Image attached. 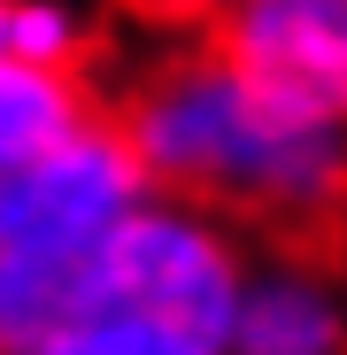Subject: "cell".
Listing matches in <instances>:
<instances>
[{
	"label": "cell",
	"mask_w": 347,
	"mask_h": 355,
	"mask_svg": "<svg viewBox=\"0 0 347 355\" xmlns=\"http://www.w3.org/2000/svg\"><path fill=\"white\" fill-rule=\"evenodd\" d=\"M100 101L85 85V70H54L31 54H0V178L16 162H31L39 147H54L70 124H85Z\"/></svg>",
	"instance_id": "8992f818"
},
{
	"label": "cell",
	"mask_w": 347,
	"mask_h": 355,
	"mask_svg": "<svg viewBox=\"0 0 347 355\" xmlns=\"http://www.w3.org/2000/svg\"><path fill=\"white\" fill-rule=\"evenodd\" d=\"M231 355H347V293L332 286V270L294 248L263 263L240 293Z\"/></svg>",
	"instance_id": "5b68a950"
},
{
	"label": "cell",
	"mask_w": 347,
	"mask_h": 355,
	"mask_svg": "<svg viewBox=\"0 0 347 355\" xmlns=\"http://www.w3.org/2000/svg\"><path fill=\"white\" fill-rule=\"evenodd\" d=\"M16 16H24V0H0V54H16Z\"/></svg>",
	"instance_id": "9c48e42d"
},
{
	"label": "cell",
	"mask_w": 347,
	"mask_h": 355,
	"mask_svg": "<svg viewBox=\"0 0 347 355\" xmlns=\"http://www.w3.org/2000/svg\"><path fill=\"white\" fill-rule=\"evenodd\" d=\"M16 54L54 62V70H85V54H93V24L70 8V0H24V16H16Z\"/></svg>",
	"instance_id": "52a82bcc"
},
{
	"label": "cell",
	"mask_w": 347,
	"mask_h": 355,
	"mask_svg": "<svg viewBox=\"0 0 347 355\" xmlns=\"http://www.w3.org/2000/svg\"><path fill=\"white\" fill-rule=\"evenodd\" d=\"M116 124L154 170V193L270 232L294 255H324L347 232V124L263 93L216 39H162L116 93Z\"/></svg>",
	"instance_id": "6da1fadb"
},
{
	"label": "cell",
	"mask_w": 347,
	"mask_h": 355,
	"mask_svg": "<svg viewBox=\"0 0 347 355\" xmlns=\"http://www.w3.org/2000/svg\"><path fill=\"white\" fill-rule=\"evenodd\" d=\"M231 0H116V16L139 24L147 39H208Z\"/></svg>",
	"instance_id": "ba28073f"
},
{
	"label": "cell",
	"mask_w": 347,
	"mask_h": 355,
	"mask_svg": "<svg viewBox=\"0 0 347 355\" xmlns=\"http://www.w3.org/2000/svg\"><path fill=\"white\" fill-rule=\"evenodd\" d=\"M154 201V170L139 162L116 108H93L54 147L0 178V248L16 255H93L124 216Z\"/></svg>",
	"instance_id": "3957f363"
},
{
	"label": "cell",
	"mask_w": 347,
	"mask_h": 355,
	"mask_svg": "<svg viewBox=\"0 0 347 355\" xmlns=\"http://www.w3.org/2000/svg\"><path fill=\"white\" fill-rule=\"evenodd\" d=\"M208 39L263 93L347 124V0H231Z\"/></svg>",
	"instance_id": "277c9868"
},
{
	"label": "cell",
	"mask_w": 347,
	"mask_h": 355,
	"mask_svg": "<svg viewBox=\"0 0 347 355\" xmlns=\"http://www.w3.org/2000/svg\"><path fill=\"white\" fill-rule=\"evenodd\" d=\"M247 278H255L247 232L231 216L178 201V193H154L139 216H124L100 240L85 317L139 324V332H154L170 347H193V355H231Z\"/></svg>",
	"instance_id": "7a4b0ae2"
}]
</instances>
